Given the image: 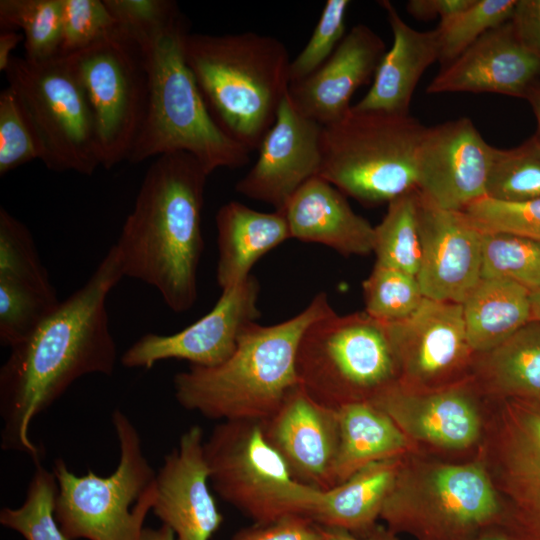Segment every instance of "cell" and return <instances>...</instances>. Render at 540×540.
Listing matches in <instances>:
<instances>
[{
	"label": "cell",
	"instance_id": "cell-1",
	"mask_svg": "<svg viewBox=\"0 0 540 540\" xmlns=\"http://www.w3.org/2000/svg\"><path fill=\"white\" fill-rule=\"evenodd\" d=\"M124 277L111 246L89 279L26 339L10 348L0 369V446L33 462L42 450L30 436L33 420L79 378L113 374L117 348L106 301Z\"/></svg>",
	"mask_w": 540,
	"mask_h": 540
},
{
	"label": "cell",
	"instance_id": "cell-2",
	"mask_svg": "<svg viewBox=\"0 0 540 540\" xmlns=\"http://www.w3.org/2000/svg\"><path fill=\"white\" fill-rule=\"evenodd\" d=\"M208 176L188 153L156 157L114 244L123 275L157 289L176 313L190 310L198 297Z\"/></svg>",
	"mask_w": 540,
	"mask_h": 540
},
{
	"label": "cell",
	"instance_id": "cell-3",
	"mask_svg": "<svg viewBox=\"0 0 540 540\" xmlns=\"http://www.w3.org/2000/svg\"><path fill=\"white\" fill-rule=\"evenodd\" d=\"M333 311L327 294L320 292L286 321L267 326L249 324L224 362L212 367L190 365L175 374L176 401L209 419L267 420L299 384L296 356L304 331Z\"/></svg>",
	"mask_w": 540,
	"mask_h": 540
},
{
	"label": "cell",
	"instance_id": "cell-4",
	"mask_svg": "<svg viewBox=\"0 0 540 540\" xmlns=\"http://www.w3.org/2000/svg\"><path fill=\"white\" fill-rule=\"evenodd\" d=\"M184 54L218 127L250 153L257 151L289 90L286 45L252 31L188 33Z\"/></svg>",
	"mask_w": 540,
	"mask_h": 540
},
{
	"label": "cell",
	"instance_id": "cell-5",
	"mask_svg": "<svg viewBox=\"0 0 540 540\" xmlns=\"http://www.w3.org/2000/svg\"><path fill=\"white\" fill-rule=\"evenodd\" d=\"M179 15L142 47L148 73L144 119L128 161L184 152L207 173L247 165L250 152L230 139L210 115L184 54L188 34Z\"/></svg>",
	"mask_w": 540,
	"mask_h": 540
},
{
	"label": "cell",
	"instance_id": "cell-6",
	"mask_svg": "<svg viewBox=\"0 0 540 540\" xmlns=\"http://www.w3.org/2000/svg\"><path fill=\"white\" fill-rule=\"evenodd\" d=\"M380 519L415 540H468L501 525L502 505L476 456L457 461L414 451L402 458Z\"/></svg>",
	"mask_w": 540,
	"mask_h": 540
},
{
	"label": "cell",
	"instance_id": "cell-7",
	"mask_svg": "<svg viewBox=\"0 0 540 540\" xmlns=\"http://www.w3.org/2000/svg\"><path fill=\"white\" fill-rule=\"evenodd\" d=\"M427 126L410 114L350 109L321 132L322 177L364 206L417 189L416 156Z\"/></svg>",
	"mask_w": 540,
	"mask_h": 540
},
{
	"label": "cell",
	"instance_id": "cell-8",
	"mask_svg": "<svg viewBox=\"0 0 540 540\" xmlns=\"http://www.w3.org/2000/svg\"><path fill=\"white\" fill-rule=\"evenodd\" d=\"M111 420L120 454L110 475L89 470L79 476L62 458L54 461L55 517L69 540H140L144 520L152 510L156 471L144 454L140 434L119 408Z\"/></svg>",
	"mask_w": 540,
	"mask_h": 540
},
{
	"label": "cell",
	"instance_id": "cell-9",
	"mask_svg": "<svg viewBox=\"0 0 540 540\" xmlns=\"http://www.w3.org/2000/svg\"><path fill=\"white\" fill-rule=\"evenodd\" d=\"M299 384L332 409L370 401L398 381V366L387 322L365 311L316 319L297 350Z\"/></svg>",
	"mask_w": 540,
	"mask_h": 540
},
{
	"label": "cell",
	"instance_id": "cell-10",
	"mask_svg": "<svg viewBox=\"0 0 540 540\" xmlns=\"http://www.w3.org/2000/svg\"><path fill=\"white\" fill-rule=\"evenodd\" d=\"M41 147V160L52 171L92 175L101 166L94 118L68 56L44 62L13 56L6 68Z\"/></svg>",
	"mask_w": 540,
	"mask_h": 540
},
{
	"label": "cell",
	"instance_id": "cell-11",
	"mask_svg": "<svg viewBox=\"0 0 540 540\" xmlns=\"http://www.w3.org/2000/svg\"><path fill=\"white\" fill-rule=\"evenodd\" d=\"M204 454L214 490L257 524L307 517L319 494L293 478L261 422L221 421L204 441Z\"/></svg>",
	"mask_w": 540,
	"mask_h": 540
},
{
	"label": "cell",
	"instance_id": "cell-12",
	"mask_svg": "<svg viewBox=\"0 0 540 540\" xmlns=\"http://www.w3.org/2000/svg\"><path fill=\"white\" fill-rule=\"evenodd\" d=\"M475 453L502 505L515 540H540V398L486 399Z\"/></svg>",
	"mask_w": 540,
	"mask_h": 540
},
{
	"label": "cell",
	"instance_id": "cell-13",
	"mask_svg": "<svg viewBox=\"0 0 540 540\" xmlns=\"http://www.w3.org/2000/svg\"><path fill=\"white\" fill-rule=\"evenodd\" d=\"M68 57L91 108L101 166L108 170L128 161L148 96L142 48L120 31Z\"/></svg>",
	"mask_w": 540,
	"mask_h": 540
},
{
	"label": "cell",
	"instance_id": "cell-14",
	"mask_svg": "<svg viewBox=\"0 0 540 540\" xmlns=\"http://www.w3.org/2000/svg\"><path fill=\"white\" fill-rule=\"evenodd\" d=\"M485 401L471 377L435 389L395 382L370 400L418 451L439 457L475 453L484 430Z\"/></svg>",
	"mask_w": 540,
	"mask_h": 540
},
{
	"label": "cell",
	"instance_id": "cell-15",
	"mask_svg": "<svg viewBox=\"0 0 540 540\" xmlns=\"http://www.w3.org/2000/svg\"><path fill=\"white\" fill-rule=\"evenodd\" d=\"M398 366V383L435 389L471 377V349L461 304L424 298L409 317L387 322Z\"/></svg>",
	"mask_w": 540,
	"mask_h": 540
},
{
	"label": "cell",
	"instance_id": "cell-16",
	"mask_svg": "<svg viewBox=\"0 0 540 540\" xmlns=\"http://www.w3.org/2000/svg\"><path fill=\"white\" fill-rule=\"evenodd\" d=\"M259 291L257 279L250 275L222 290L213 308L183 330L141 336L121 355V364L126 368L150 369L168 359L186 360L201 367L224 362L234 352L241 332L260 316Z\"/></svg>",
	"mask_w": 540,
	"mask_h": 540
},
{
	"label": "cell",
	"instance_id": "cell-17",
	"mask_svg": "<svg viewBox=\"0 0 540 540\" xmlns=\"http://www.w3.org/2000/svg\"><path fill=\"white\" fill-rule=\"evenodd\" d=\"M493 150L468 117L427 127L416 156L418 191L442 209L463 211L486 196Z\"/></svg>",
	"mask_w": 540,
	"mask_h": 540
},
{
	"label": "cell",
	"instance_id": "cell-18",
	"mask_svg": "<svg viewBox=\"0 0 540 540\" xmlns=\"http://www.w3.org/2000/svg\"><path fill=\"white\" fill-rule=\"evenodd\" d=\"M417 215L424 297L462 304L481 278V230L463 211L442 209L419 191Z\"/></svg>",
	"mask_w": 540,
	"mask_h": 540
},
{
	"label": "cell",
	"instance_id": "cell-19",
	"mask_svg": "<svg viewBox=\"0 0 540 540\" xmlns=\"http://www.w3.org/2000/svg\"><path fill=\"white\" fill-rule=\"evenodd\" d=\"M322 127L297 111L286 95L257 150L255 164L235 190L283 210L293 194L320 172Z\"/></svg>",
	"mask_w": 540,
	"mask_h": 540
},
{
	"label": "cell",
	"instance_id": "cell-20",
	"mask_svg": "<svg viewBox=\"0 0 540 540\" xmlns=\"http://www.w3.org/2000/svg\"><path fill=\"white\" fill-rule=\"evenodd\" d=\"M203 431L191 426L156 471L153 513L175 540H210L223 522L209 489Z\"/></svg>",
	"mask_w": 540,
	"mask_h": 540
},
{
	"label": "cell",
	"instance_id": "cell-21",
	"mask_svg": "<svg viewBox=\"0 0 540 540\" xmlns=\"http://www.w3.org/2000/svg\"><path fill=\"white\" fill-rule=\"evenodd\" d=\"M261 425L295 480L323 491L336 486L337 410L317 402L298 384Z\"/></svg>",
	"mask_w": 540,
	"mask_h": 540
},
{
	"label": "cell",
	"instance_id": "cell-22",
	"mask_svg": "<svg viewBox=\"0 0 540 540\" xmlns=\"http://www.w3.org/2000/svg\"><path fill=\"white\" fill-rule=\"evenodd\" d=\"M540 76V58L516 37L510 20L482 35L428 85L429 94L470 92L526 98Z\"/></svg>",
	"mask_w": 540,
	"mask_h": 540
},
{
	"label": "cell",
	"instance_id": "cell-23",
	"mask_svg": "<svg viewBox=\"0 0 540 540\" xmlns=\"http://www.w3.org/2000/svg\"><path fill=\"white\" fill-rule=\"evenodd\" d=\"M385 53L383 39L369 26L357 24L317 71L290 84L287 95L305 117L322 126L335 123L350 111L356 90L374 78Z\"/></svg>",
	"mask_w": 540,
	"mask_h": 540
},
{
	"label": "cell",
	"instance_id": "cell-24",
	"mask_svg": "<svg viewBox=\"0 0 540 540\" xmlns=\"http://www.w3.org/2000/svg\"><path fill=\"white\" fill-rule=\"evenodd\" d=\"M283 211L291 238L325 245L344 256L373 253L374 226L320 176L306 181Z\"/></svg>",
	"mask_w": 540,
	"mask_h": 540
},
{
	"label": "cell",
	"instance_id": "cell-25",
	"mask_svg": "<svg viewBox=\"0 0 540 540\" xmlns=\"http://www.w3.org/2000/svg\"><path fill=\"white\" fill-rule=\"evenodd\" d=\"M387 15L393 44L386 51L366 95L352 109L408 115L417 84L439 59L436 30L418 31L408 25L390 1H379Z\"/></svg>",
	"mask_w": 540,
	"mask_h": 540
},
{
	"label": "cell",
	"instance_id": "cell-26",
	"mask_svg": "<svg viewBox=\"0 0 540 540\" xmlns=\"http://www.w3.org/2000/svg\"><path fill=\"white\" fill-rule=\"evenodd\" d=\"M215 220L216 279L222 290L246 280L262 256L291 238L283 210L262 212L230 201L219 208Z\"/></svg>",
	"mask_w": 540,
	"mask_h": 540
},
{
	"label": "cell",
	"instance_id": "cell-27",
	"mask_svg": "<svg viewBox=\"0 0 540 540\" xmlns=\"http://www.w3.org/2000/svg\"><path fill=\"white\" fill-rule=\"evenodd\" d=\"M403 457L371 463L340 484L320 490L307 517L322 527L366 534L378 524Z\"/></svg>",
	"mask_w": 540,
	"mask_h": 540
},
{
	"label": "cell",
	"instance_id": "cell-28",
	"mask_svg": "<svg viewBox=\"0 0 540 540\" xmlns=\"http://www.w3.org/2000/svg\"><path fill=\"white\" fill-rule=\"evenodd\" d=\"M337 414L336 485L371 463L418 451L394 421L370 401L348 403L337 409Z\"/></svg>",
	"mask_w": 540,
	"mask_h": 540
},
{
	"label": "cell",
	"instance_id": "cell-29",
	"mask_svg": "<svg viewBox=\"0 0 540 540\" xmlns=\"http://www.w3.org/2000/svg\"><path fill=\"white\" fill-rule=\"evenodd\" d=\"M471 378L488 399L540 398V320H530L498 346L475 354Z\"/></svg>",
	"mask_w": 540,
	"mask_h": 540
},
{
	"label": "cell",
	"instance_id": "cell-30",
	"mask_svg": "<svg viewBox=\"0 0 540 540\" xmlns=\"http://www.w3.org/2000/svg\"><path fill=\"white\" fill-rule=\"evenodd\" d=\"M461 306L475 354L498 346L532 319L531 293L507 279L480 278Z\"/></svg>",
	"mask_w": 540,
	"mask_h": 540
},
{
	"label": "cell",
	"instance_id": "cell-31",
	"mask_svg": "<svg viewBox=\"0 0 540 540\" xmlns=\"http://www.w3.org/2000/svg\"><path fill=\"white\" fill-rule=\"evenodd\" d=\"M418 189L388 203L386 214L374 226L373 253L377 264L417 275L421 245L417 215Z\"/></svg>",
	"mask_w": 540,
	"mask_h": 540
},
{
	"label": "cell",
	"instance_id": "cell-32",
	"mask_svg": "<svg viewBox=\"0 0 540 540\" xmlns=\"http://www.w3.org/2000/svg\"><path fill=\"white\" fill-rule=\"evenodd\" d=\"M22 30L25 58L44 62L60 55L62 0H1L0 30Z\"/></svg>",
	"mask_w": 540,
	"mask_h": 540
},
{
	"label": "cell",
	"instance_id": "cell-33",
	"mask_svg": "<svg viewBox=\"0 0 540 540\" xmlns=\"http://www.w3.org/2000/svg\"><path fill=\"white\" fill-rule=\"evenodd\" d=\"M481 278L507 279L531 294L540 290V241L482 231Z\"/></svg>",
	"mask_w": 540,
	"mask_h": 540
},
{
	"label": "cell",
	"instance_id": "cell-34",
	"mask_svg": "<svg viewBox=\"0 0 540 540\" xmlns=\"http://www.w3.org/2000/svg\"><path fill=\"white\" fill-rule=\"evenodd\" d=\"M34 464L23 503L17 508H2L0 523L19 533L25 540H69L55 517L58 493L55 474L40 461Z\"/></svg>",
	"mask_w": 540,
	"mask_h": 540
},
{
	"label": "cell",
	"instance_id": "cell-35",
	"mask_svg": "<svg viewBox=\"0 0 540 540\" xmlns=\"http://www.w3.org/2000/svg\"><path fill=\"white\" fill-rule=\"evenodd\" d=\"M486 197L506 202L540 198V138L537 134L514 148L494 147Z\"/></svg>",
	"mask_w": 540,
	"mask_h": 540
},
{
	"label": "cell",
	"instance_id": "cell-36",
	"mask_svg": "<svg viewBox=\"0 0 540 540\" xmlns=\"http://www.w3.org/2000/svg\"><path fill=\"white\" fill-rule=\"evenodd\" d=\"M516 0H474L435 29L442 67L453 62L489 30L508 22Z\"/></svg>",
	"mask_w": 540,
	"mask_h": 540
},
{
	"label": "cell",
	"instance_id": "cell-37",
	"mask_svg": "<svg viewBox=\"0 0 540 540\" xmlns=\"http://www.w3.org/2000/svg\"><path fill=\"white\" fill-rule=\"evenodd\" d=\"M0 279L57 295L30 230L4 207L0 208Z\"/></svg>",
	"mask_w": 540,
	"mask_h": 540
},
{
	"label": "cell",
	"instance_id": "cell-38",
	"mask_svg": "<svg viewBox=\"0 0 540 540\" xmlns=\"http://www.w3.org/2000/svg\"><path fill=\"white\" fill-rule=\"evenodd\" d=\"M362 289L364 311L384 322L409 317L425 298L415 275L377 263L363 281Z\"/></svg>",
	"mask_w": 540,
	"mask_h": 540
},
{
	"label": "cell",
	"instance_id": "cell-39",
	"mask_svg": "<svg viewBox=\"0 0 540 540\" xmlns=\"http://www.w3.org/2000/svg\"><path fill=\"white\" fill-rule=\"evenodd\" d=\"M59 303L57 295L0 279V344L10 349L26 339Z\"/></svg>",
	"mask_w": 540,
	"mask_h": 540
},
{
	"label": "cell",
	"instance_id": "cell-40",
	"mask_svg": "<svg viewBox=\"0 0 540 540\" xmlns=\"http://www.w3.org/2000/svg\"><path fill=\"white\" fill-rule=\"evenodd\" d=\"M119 33L104 0H62L60 55H72Z\"/></svg>",
	"mask_w": 540,
	"mask_h": 540
},
{
	"label": "cell",
	"instance_id": "cell-41",
	"mask_svg": "<svg viewBox=\"0 0 540 540\" xmlns=\"http://www.w3.org/2000/svg\"><path fill=\"white\" fill-rule=\"evenodd\" d=\"M42 152L35 131L15 92H0V176L35 159Z\"/></svg>",
	"mask_w": 540,
	"mask_h": 540
},
{
	"label": "cell",
	"instance_id": "cell-42",
	"mask_svg": "<svg viewBox=\"0 0 540 540\" xmlns=\"http://www.w3.org/2000/svg\"><path fill=\"white\" fill-rule=\"evenodd\" d=\"M463 212L482 231L506 232L540 241V198L506 202L485 196Z\"/></svg>",
	"mask_w": 540,
	"mask_h": 540
},
{
	"label": "cell",
	"instance_id": "cell-43",
	"mask_svg": "<svg viewBox=\"0 0 540 540\" xmlns=\"http://www.w3.org/2000/svg\"><path fill=\"white\" fill-rule=\"evenodd\" d=\"M350 3L348 0L326 1L310 39L291 60L290 84L313 74L333 54L345 36V19Z\"/></svg>",
	"mask_w": 540,
	"mask_h": 540
},
{
	"label": "cell",
	"instance_id": "cell-44",
	"mask_svg": "<svg viewBox=\"0 0 540 540\" xmlns=\"http://www.w3.org/2000/svg\"><path fill=\"white\" fill-rule=\"evenodd\" d=\"M120 31L143 47L165 30L180 14L170 0H104Z\"/></svg>",
	"mask_w": 540,
	"mask_h": 540
},
{
	"label": "cell",
	"instance_id": "cell-45",
	"mask_svg": "<svg viewBox=\"0 0 540 540\" xmlns=\"http://www.w3.org/2000/svg\"><path fill=\"white\" fill-rule=\"evenodd\" d=\"M232 540H324L321 527L310 518L291 514L238 531Z\"/></svg>",
	"mask_w": 540,
	"mask_h": 540
},
{
	"label": "cell",
	"instance_id": "cell-46",
	"mask_svg": "<svg viewBox=\"0 0 540 540\" xmlns=\"http://www.w3.org/2000/svg\"><path fill=\"white\" fill-rule=\"evenodd\" d=\"M510 22L520 43L540 58V0H516Z\"/></svg>",
	"mask_w": 540,
	"mask_h": 540
},
{
	"label": "cell",
	"instance_id": "cell-47",
	"mask_svg": "<svg viewBox=\"0 0 540 540\" xmlns=\"http://www.w3.org/2000/svg\"><path fill=\"white\" fill-rule=\"evenodd\" d=\"M474 0H410L406 4L409 14L420 20L436 17L447 19L466 9Z\"/></svg>",
	"mask_w": 540,
	"mask_h": 540
},
{
	"label": "cell",
	"instance_id": "cell-48",
	"mask_svg": "<svg viewBox=\"0 0 540 540\" xmlns=\"http://www.w3.org/2000/svg\"><path fill=\"white\" fill-rule=\"evenodd\" d=\"M321 527L324 540H399L398 535L385 525L377 524L364 535H354L344 530Z\"/></svg>",
	"mask_w": 540,
	"mask_h": 540
},
{
	"label": "cell",
	"instance_id": "cell-49",
	"mask_svg": "<svg viewBox=\"0 0 540 540\" xmlns=\"http://www.w3.org/2000/svg\"><path fill=\"white\" fill-rule=\"evenodd\" d=\"M24 40L22 33L16 30H1L0 32V71L5 72L13 55L12 52Z\"/></svg>",
	"mask_w": 540,
	"mask_h": 540
},
{
	"label": "cell",
	"instance_id": "cell-50",
	"mask_svg": "<svg viewBox=\"0 0 540 540\" xmlns=\"http://www.w3.org/2000/svg\"><path fill=\"white\" fill-rule=\"evenodd\" d=\"M140 540H175L173 531L162 524L159 528H144Z\"/></svg>",
	"mask_w": 540,
	"mask_h": 540
},
{
	"label": "cell",
	"instance_id": "cell-51",
	"mask_svg": "<svg viewBox=\"0 0 540 540\" xmlns=\"http://www.w3.org/2000/svg\"><path fill=\"white\" fill-rule=\"evenodd\" d=\"M468 540H515L500 526L486 529Z\"/></svg>",
	"mask_w": 540,
	"mask_h": 540
},
{
	"label": "cell",
	"instance_id": "cell-52",
	"mask_svg": "<svg viewBox=\"0 0 540 540\" xmlns=\"http://www.w3.org/2000/svg\"><path fill=\"white\" fill-rule=\"evenodd\" d=\"M526 99L529 101L535 118L537 120L538 132L537 136L540 138V84L537 83L527 94Z\"/></svg>",
	"mask_w": 540,
	"mask_h": 540
},
{
	"label": "cell",
	"instance_id": "cell-53",
	"mask_svg": "<svg viewBox=\"0 0 540 540\" xmlns=\"http://www.w3.org/2000/svg\"><path fill=\"white\" fill-rule=\"evenodd\" d=\"M531 320H540V290L531 294Z\"/></svg>",
	"mask_w": 540,
	"mask_h": 540
}]
</instances>
